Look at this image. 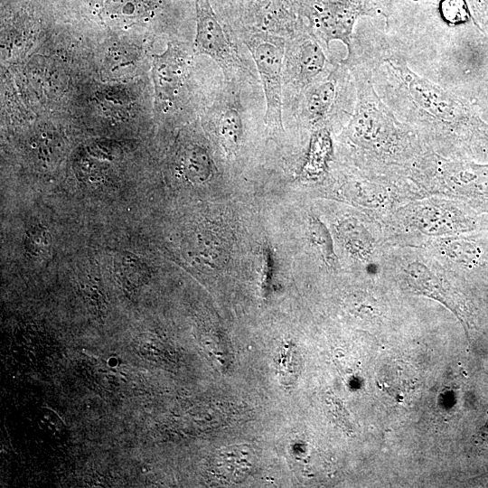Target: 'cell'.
<instances>
[{
  "instance_id": "1",
  "label": "cell",
  "mask_w": 488,
  "mask_h": 488,
  "mask_svg": "<svg viewBox=\"0 0 488 488\" xmlns=\"http://www.w3.org/2000/svg\"><path fill=\"white\" fill-rule=\"evenodd\" d=\"M364 53L361 66L370 73L380 99L403 123L462 139L488 138V123L474 102L410 70L387 32L373 29Z\"/></svg>"
},
{
  "instance_id": "2",
  "label": "cell",
  "mask_w": 488,
  "mask_h": 488,
  "mask_svg": "<svg viewBox=\"0 0 488 488\" xmlns=\"http://www.w3.org/2000/svg\"><path fill=\"white\" fill-rule=\"evenodd\" d=\"M246 44L263 86L265 120L270 126H281L284 42L277 36L265 33L250 36L246 40Z\"/></svg>"
},
{
  "instance_id": "3",
  "label": "cell",
  "mask_w": 488,
  "mask_h": 488,
  "mask_svg": "<svg viewBox=\"0 0 488 488\" xmlns=\"http://www.w3.org/2000/svg\"><path fill=\"white\" fill-rule=\"evenodd\" d=\"M195 7L196 52L211 57L223 67L229 66L233 60L231 46L209 0H195Z\"/></svg>"
},
{
  "instance_id": "4",
  "label": "cell",
  "mask_w": 488,
  "mask_h": 488,
  "mask_svg": "<svg viewBox=\"0 0 488 488\" xmlns=\"http://www.w3.org/2000/svg\"><path fill=\"white\" fill-rule=\"evenodd\" d=\"M327 58L319 41L305 38L301 41L290 54L288 66L296 83L307 87L323 74Z\"/></svg>"
},
{
  "instance_id": "5",
  "label": "cell",
  "mask_w": 488,
  "mask_h": 488,
  "mask_svg": "<svg viewBox=\"0 0 488 488\" xmlns=\"http://www.w3.org/2000/svg\"><path fill=\"white\" fill-rule=\"evenodd\" d=\"M184 61L179 51L169 44L166 51L155 57L153 77L157 97L170 102L183 81Z\"/></svg>"
},
{
  "instance_id": "6",
  "label": "cell",
  "mask_w": 488,
  "mask_h": 488,
  "mask_svg": "<svg viewBox=\"0 0 488 488\" xmlns=\"http://www.w3.org/2000/svg\"><path fill=\"white\" fill-rule=\"evenodd\" d=\"M337 80L333 76L315 80L305 92V112L313 124L327 119L333 112L338 98Z\"/></svg>"
},
{
  "instance_id": "7",
  "label": "cell",
  "mask_w": 488,
  "mask_h": 488,
  "mask_svg": "<svg viewBox=\"0 0 488 488\" xmlns=\"http://www.w3.org/2000/svg\"><path fill=\"white\" fill-rule=\"evenodd\" d=\"M254 464L252 450L241 445L221 449L215 457L214 467L222 478L238 483L250 474Z\"/></svg>"
},
{
  "instance_id": "8",
  "label": "cell",
  "mask_w": 488,
  "mask_h": 488,
  "mask_svg": "<svg viewBox=\"0 0 488 488\" xmlns=\"http://www.w3.org/2000/svg\"><path fill=\"white\" fill-rule=\"evenodd\" d=\"M333 155V143L327 128L315 130L311 137L302 174L313 179L324 173Z\"/></svg>"
},
{
  "instance_id": "9",
  "label": "cell",
  "mask_w": 488,
  "mask_h": 488,
  "mask_svg": "<svg viewBox=\"0 0 488 488\" xmlns=\"http://www.w3.org/2000/svg\"><path fill=\"white\" fill-rule=\"evenodd\" d=\"M420 231L429 235H442L456 231L460 224L448 210L436 205L418 209L413 217Z\"/></svg>"
},
{
  "instance_id": "10",
  "label": "cell",
  "mask_w": 488,
  "mask_h": 488,
  "mask_svg": "<svg viewBox=\"0 0 488 488\" xmlns=\"http://www.w3.org/2000/svg\"><path fill=\"white\" fill-rule=\"evenodd\" d=\"M346 248L361 258H368L373 249V239L368 230L356 219H345L338 226Z\"/></svg>"
},
{
  "instance_id": "11",
  "label": "cell",
  "mask_w": 488,
  "mask_h": 488,
  "mask_svg": "<svg viewBox=\"0 0 488 488\" xmlns=\"http://www.w3.org/2000/svg\"><path fill=\"white\" fill-rule=\"evenodd\" d=\"M182 169L187 180L193 183H202L211 177L212 164L205 149L192 145L183 155Z\"/></svg>"
},
{
  "instance_id": "12",
  "label": "cell",
  "mask_w": 488,
  "mask_h": 488,
  "mask_svg": "<svg viewBox=\"0 0 488 488\" xmlns=\"http://www.w3.org/2000/svg\"><path fill=\"white\" fill-rule=\"evenodd\" d=\"M218 129L223 149L228 155L234 154L242 136V120L239 110L235 108H225L221 114Z\"/></svg>"
},
{
  "instance_id": "13",
  "label": "cell",
  "mask_w": 488,
  "mask_h": 488,
  "mask_svg": "<svg viewBox=\"0 0 488 488\" xmlns=\"http://www.w3.org/2000/svg\"><path fill=\"white\" fill-rule=\"evenodd\" d=\"M308 231L312 243L323 258L325 264L331 267L337 266V258L333 250V240L325 225L316 217H311Z\"/></svg>"
},
{
  "instance_id": "14",
  "label": "cell",
  "mask_w": 488,
  "mask_h": 488,
  "mask_svg": "<svg viewBox=\"0 0 488 488\" xmlns=\"http://www.w3.org/2000/svg\"><path fill=\"white\" fill-rule=\"evenodd\" d=\"M442 249L448 258L466 267L475 266L480 258L478 247L463 239L446 240L442 245Z\"/></svg>"
},
{
  "instance_id": "15",
  "label": "cell",
  "mask_w": 488,
  "mask_h": 488,
  "mask_svg": "<svg viewBox=\"0 0 488 488\" xmlns=\"http://www.w3.org/2000/svg\"><path fill=\"white\" fill-rule=\"evenodd\" d=\"M276 363L280 380L286 385L293 383L296 377L298 365L296 349L289 344L280 347Z\"/></svg>"
},
{
  "instance_id": "16",
  "label": "cell",
  "mask_w": 488,
  "mask_h": 488,
  "mask_svg": "<svg viewBox=\"0 0 488 488\" xmlns=\"http://www.w3.org/2000/svg\"><path fill=\"white\" fill-rule=\"evenodd\" d=\"M472 16L481 29L488 37V0H465Z\"/></svg>"
},
{
  "instance_id": "17",
  "label": "cell",
  "mask_w": 488,
  "mask_h": 488,
  "mask_svg": "<svg viewBox=\"0 0 488 488\" xmlns=\"http://www.w3.org/2000/svg\"><path fill=\"white\" fill-rule=\"evenodd\" d=\"M471 100L476 106L482 117L488 123V76L475 89Z\"/></svg>"
}]
</instances>
